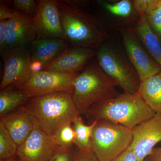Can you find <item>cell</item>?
Returning <instances> with one entry per match:
<instances>
[{
    "mask_svg": "<svg viewBox=\"0 0 161 161\" xmlns=\"http://www.w3.org/2000/svg\"><path fill=\"white\" fill-rule=\"evenodd\" d=\"M57 4L67 42L73 47L98 48L107 40L105 27L90 13L86 3L58 0Z\"/></svg>",
    "mask_w": 161,
    "mask_h": 161,
    "instance_id": "obj_1",
    "label": "cell"
},
{
    "mask_svg": "<svg viewBox=\"0 0 161 161\" xmlns=\"http://www.w3.org/2000/svg\"><path fill=\"white\" fill-rule=\"evenodd\" d=\"M23 108L41 130L52 136L60 127L72 123L80 115L73 95L68 92L32 97Z\"/></svg>",
    "mask_w": 161,
    "mask_h": 161,
    "instance_id": "obj_2",
    "label": "cell"
},
{
    "mask_svg": "<svg viewBox=\"0 0 161 161\" xmlns=\"http://www.w3.org/2000/svg\"><path fill=\"white\" fill-rule=\"evenodd\" d=\"M85 115L93 121H108L132 130L156 114L137 92L120 94L115 98L95 104Z\"/></svg>",
    "mask_w": 161,
    "mask_h": 161,
    "instance_id": "obj_3",
    "label": "cell"
},
{
    "mask_svg": "<svg viewBox=\"0 0 161 161\" xmlns=\"http://www.w3.org/2000/svg\"><path fill=\"white\" fill-rule=\"evenodd\" d=\"M117 84L106 75L98 63L91 64L78 74L73 97L80 115L95 104L119 96Z\"/></svg>",
    "mask_w": 161,
    "mask_h": 161,
    "instance_id": "obj_4",
    "label": "cell"
},
{
    "mask_svg": "<svg viewBox=\"0 0 161 161\" xmlns=\"http://www.w3.org/2000/svg\"><path fill=\"white\" fill-rule=\"evenodd\" d=\"M131 130L108 121L98 120L93 130L92 149L98 161H112L132 143Z\"/></svg>",
    "mask_w": 161,
    "mask_h": 161,
    "instance_id": "obj_5",
    "label": "cell"
},
{
    "mask_svg": "<svg viewBox=\"0 0 161 161\" xmlns=\"http://www.w3.org/2000/svg\"><path fill=\"white\" fill-rule=\"evenodd\" d=\"M98 64L107 76L125 93L138 92L140 80L132 64L119 50L103 44L96 52Z\"/></svg>",
    "mask_w": 161,
    "mask_h": 161,
    "instance_id": "obj_6",
    "label": "cell"
},
{
    "mask_svg": "<svg viewBox=\"0 0 161 161\" xmlns=\"http://www.w3.org/2000/svg\"><path fill=\"white\" fill-rule=\"evenodd\" d=\"M78 75V73L43 70L33 75L25 83L15 88L25 91L30 98L61 92L73 94L74 82Z\"/></svg>",
    "mask_w": 161,
    "mask_h": 161,
    "instance_id": "obj_7",
    "label": "cell"
},
{
    "mask_svg": "<svg viewBox=\"0 0 161 161\" xmlns=\"http://www.w3.org/2000/svg\"><path fill=\"white\" fill-rule=\"evenodd\" d=\"M1 56L4 63L1 91L19 86L31 78V53L27 46L6 49Z\"/></svg>",
    "mask_w": 161,
    "mask_h": 161,
    "instance_id": "obj_8",
    "label": "cell"
},
{
    "mask_svg": "<svg viewBox=\"0 0 161 161\" xmlns=\"http://www.w3.org/2000/svg\"><path fill=\"white\" fill-rule=\"evenodd\" d=\"M121 32L127 57L137 72L140 81L161 72L160 66L144 49L133 30L124 29Z\"/></svg>",
    "mask_w": 161,
    "mask_h": 161,
    "instance_id": "obj_9",
    "label": "cell"
},
{
    "mask_svg": "<svg viewBox=\"0 0 161 161\" xmlns=\"http://www.w3.org/2000/svg\"><path fill=\"white\" fill-rule=\"evenodd\" d=\"M132 141L130 147L137 161H144L150 155L155 146L161 141V115L156 114L149 120L131 130Z\"/></svg>",
    "mask_w": 161,
    "mask_h": 161,
    "instance_id": "obj_10",
    "label": "cell"
},
{
    "mask_svg": "<svg viewBox=\"0 0 161 161\" xmlns=\"http://www.w3.org/2000/svg\"><path fill=\"white\" fill-rule=\"evenodd\" d=\"M35 124L31 134L18 147L17 157L21 161H48L59 148L52 136Z\"/></svg>",
    "mask_w": 161,
    "mask_h": 161,
    "instance_id": "obj_11",
    "label": "cell"
},
{
    "mask_svg": "<svg viewBox=\"0 0 161 161\" xmlns=\"http://www.w3.org/2000/svg\"><path fill=\"white\" fill-rule=\"evenodd\" d=\"M37 2V13L34 19L37 38H58L66 42L57 1L39 0Z\"/></svg>",
    "mask_w": 161,
    "mask_h": 161,
    "instance_id": "obj_12",
    "label": "cell"
},
{
    "mask_svg": "<svg viewBox=\"0 0 161 161\" xmlns=\"http://www.w3.org/2000/svg\"><path fill=\"white\" fill-rule=\"evenodd\" d=\"M37 37L34 18L15 10L14 14L8 20L6 50L31 45Z\"/></svg>",
    "mask_w": 161,
    "mask_h": 161,
    "instance_id": "obj_13",
    "label": "cell"
},
{
    "mask_svg": "<svg viewBox=\"0 0 161 161\" xmlns=\"http://www.w3.org/2000/svg\"><path fill=\"white\" fill-rule=\"evenodd\" d=\"M94 49L85 47L68 48L45 67L43 70L75 73L84 69L87 64L95 56Z\"/></svg>",
    "mask_w": 161,
    "mask_h": 161,
    "instance_id": "obj_14",
    "label": "cell"
},
{
    "mask_svg": "<svg viewBox=\"0 0 161 161\" xmlns=\"http://www.w3.org/2000/svg\"><path fill=\"white\" fill-rule=\"evenodd\" d=\"M1 116L2 121L16 143L19 147L31 134L35 122L29 114L23 108Z\"/></svg>",
    "mask_w": 161,
    "mask_h": 161,
    "instance_id": "obj_15",
    "label": "cell"
},
{
    "mask_svg": "<svg viewBox=\"0 0 161 161\" xmlns=\"http://www.w3.org/2000/svg\"><path fill=\"white\" fill-rule=\"evenodd\" d=\"M68 47L66 41L63 39L36 38L31 44V60L40 61L45 67L57 59Z\"/></svg>",
    "mask_w": 161,
    "mask_h": 161,
    "instance_id": "obj_16",
    "label": "cell"
},
{
    "mask_svg": "<svg viewBox=\"0 0 161 161\" xmlns=\"http://www.w3.org/2000/svg\"><path fill=\"white\" fill-rule=\"evenodd\" d=\"M132 29L161 68L160 42L158 37L150 27L147 15L140 16L135 27Z\"/></svg>",
    "mask_w": 161,
    "mask_h": 161,
    "instance_id": "obj_17",
    "label": "cell"
},
{
    "mask_svg": "<svg viewBox=\"0 0 161 161\" xmlns=\"http://www.w3.org/2000/svg\"><path fill=\"white\" fill-rule=\"evenodd\" d=\"M138 92L155 114H161V72L141 81Z\"/></svg>",
    "mask_w": 161,
    "mask_h": 161,
    "instance_id": "obj_18",
    "label": "cell"
},
{
    "mask_svg": "<svg viewBox=\"0 0 161 161\" xmlns=\"http://www.w3.org/2000/svg\"><path fill=\"white\" fill-rule=\"evenodd\" d=\"M16 89V90H13L9 87L1 91V116L9 114L18 108L25 105L30 98L29 95L25 91Z\"/></svg>",
    "mask_w": 161,
    "mask_h": 161,
    "instance_id": "obj_19",
    "label": "cell"
},
{
    "mask_svg": "<svg viewBox=\"0 0 161 161\" xmlns=\"http://www.w3.org/2000/svg\"><path fill=\"white\" fill-rule=\"evenodd\" d=\"M98 120H95L91 125H86L80 115L73 121V128L75 133L74 144L78 150L84 151L92 150L91 139L93 130Z\"/></svg>",
    "mask_w": 161,
    "mask_h": 161,
    "instance_id": "obj_20",
    "label": "cell"
},
{
    "mask_svg": "<svg viewBox=\"0 0 161 161\" xmlns=\"http://www.w3.org/2000/svg\"><path fill=\"white\" fill-rule=\"evenodd\" d=\"M97 4L102 9L116 17L127 19L136 12L133 3L130 0H121L114 3L103 1H98Z\"/></svg>",
    "mask_w": 161,
    "mask_h": 161,
    "instance_id": "obj_21",
    "label": "cell"
},
{
    "mask_svg": "<svg viewBox=\"0 0 161 161\" xmlns=\"http://www.w3.org/2000/svg\"><path fill=\"white\" fill-rule=\"evenodd\" d=\"M18 147L8 130L0 121V160L8 159L17 156Z\"/></svg>",
    "mask_w": 161,
    "mask_h": 161,
    "instance_id": "obj_22",
    "label": "cell"
},
{
    "mask_svg": "<svg viewBox=\"0 0 161 161\" xmlns=\"http://www.w3.org/2000/svg\"><path fill=\"white\" fill-rule=\"evenodd\" d=\"M72 124L69 123L63 125L52 136L55 144L59 148L70 149L74 144L75 133Z\"/></svg>",
    "mask_w": 161,
    "mask_h": 161,
    "instance_id": "obj_23",
    "label": "cell"
},
{
    "mask_svg": "<svg viewBox=\"0 0 161 161\" xmlns=\"http://www.w3.org/2000/svg\"><path fill=\"white\" fill-rule=\"evenodd\" d=\"M147 20L153 31L161 38V0L156 4L147 15Z\"/></svg>",
    "mask_w": 161,
    "mask_h": 161,
    "instance_id": "obj_24",
    "label": "cell"
},
{
    "mask_svg": "<svg viewBox=\"0 0 161 161\" xmlns=\"http://www.w3.org/2000/svg\"><path fill=\"white\" fill-rule=\"evenodd\" d=\"M12 3L15 10L23 13L34 19L36 15L38 10L37 1L14 0Z\"/></svg>",
    "mask_w": 161,
    "mask_h": 161,
    "instance_id": "obj_25",
    "label": "cell"
},
{
    "mask_svg": "<svg viewBox=\"0 0 161 161\" xmlns=\"http://www.w3.org/2000/svg\"><path fill=\"white\" fill-rule=\"evenodd\" d=\"M158 0H135L132 1L133 8L139 16L147 15L156 4Z\"/></svg>",
    "mask_w": 161,
    "mask_h": 161,
    "instance_id": "obj_26",
    "label": "cell"
},
{
    "mask_svg": "<svg viewBox=\"0 0 161 161\" xmlns=\"http://www.w3.org/2000/svg\"><path fill=\"white\" fill-rule=\"evenodd\" d=\"M75 153L70 149L59 148L48 161H72Z\"/></svg>",
    "mask_w": 161,
    "mask_h": 161,
    "instance_id": "obj_27",
    "label": "cell"
},
{
    "mask_svg": "<svg viewBox=\"0 0 161 161\" xmlns=\"http://www.w3.org/2000/svg\"><path fill=\"white\" fill-rule=\"evenodd\" d=\"M72 161H98L92 150L90 151H78L74 153Z\"/></svg>",
    "mask_w": 161,
    "mask_h": 161,
    "instance_id": "obj_28",
    "label": "cell"
},
{
    "mask_svg": "<svg viewBox=\"0 0 161 161\" xmlns=\"http://www.w3.org/2000/svg\"><path fill=\"white\" fill-rule=\"evenodd\" d=\"M8 20L0 21V53L2 54L6 49V33Z\"/></svg>",
    "mask_w": 161,
    "mask_h": 161,
    "instance_id": "obj_29",
    "label": "cell"
},
{
    "mask_svg": "<svg viewBox=\"0 0 161 161\" xmlns=\"http://www.w3.org/2000/svg\"><path fill=\"white\" fill-rule=\"evenodd\" d=\"M15 9L9 7L6 1H1L0 2V21L8 20L14 14Z\"/></svg>",
    "mask_w": 161,
    "mask_h": 161,
    "instance_id": "obj_30",
    "label": "cell"
},
{
    "mask_svg": "<svg viewBox=\"0 0 161 161\" xmlns=\"http://www.w3.org/2000/svg\"><path fill=\"white\" fill-rule=\"evenodd\" d=\"M112 161H137V159L134 151L130 147Z\"/></svg>",
    "mask_w": 161,
    "mask_h": 161,
    "instance_id": "obj_31",
    "label": "cell"
},
{
    "mask_svg": "<svg viewBox=\"0 0 161 161\" xmlns=\"http://www.w3.org/2000/svg\"><path fill=\"white\" fill-rule=\"evenodd\" d=\"M44 67L45 65L42 62L38 60H31L30 70L32 75L43 70Z\"/></svg>",
    "mask_w": 161,
    "mask_h": 161,
    "instance_id": "obj_32",
    "label": "cell"
},
{
    "mask_svg": "<svg viewBox=\"0 0 161 161\" xmlns=\"http://www.w3.org/2000/svg\"><path fill=\"white\" fill-rule=\"evenodd\" d=\"M149 157L152 161H161V147H155Z\"/></svg>",
    "mask_w": 161,
    "mask_h": 161,
    "instance_id": "obj_33",
    "label": "cell"
},
{
    "mask_svg": "<svg viewBox=\"0 0 161 161\" xmlns=\"http://www.w3.org/2000/svg\"><path fill=\"white\" fill-rule=\"evenodd\" d=\"M0 161H21L19 159V158L16 159L15 158H12L10 159H8L5 160H0Z\"/></svg>",
    "mask_w": 161,
    "mask_h": 161,
    "instance_id": "obj_34",
    "label": "cell"
},
{
    "mask_svg": "<svg viewBox=\"0 0 161 161\" xmlns=\"http://www.w3.org/2000/svg\"><path fill=\"white\" fill-rule=\"evenodd\" d=\"M144 161H152L151 160V159L149 157V156H148V157H147V158L145 159V160Z\"/></svg>",
    "mask_w": 161,
    "mask_h": 161,
    "instance_id": "obj_35",
    "label": "cell"
},
{
    "mask_svg": "<svg viewBox=\"0 0 161 161\" xmlns=\"http://www.w3.org/2000/svg\"></svg>",
    "mask_w": 161,
    "mask_h": 161,
    "instance_id": "obj_36",
    "label": "cell"
}]
</instances>
